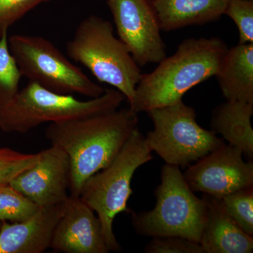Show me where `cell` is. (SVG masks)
Here are the masks:
<instances>
[{
  "label": "cell",
  "instance_id": "cell-17",
  "mask_svg": "<svg viewBox=\"0 0 253 253\" xmlns=\"http://www.w3.org/2000/svg\"><path fill=\"white\" fill-rule=\"evenodd\" d=\"M215 76L226 100L253 104V43L228 49Z\"/></svg>",
  "mask_w": 253,
  "mask_h": 253
},
{
  "label": "cell",
  "instance_id": "cell-15",
  "mask_svg": "<svg viewBox=\"0 0 253 253\" xmlns=\"http://www.w3.org/2000/svg\"><path fill=\"white\" fill-rule=\"evenodd\" d=\"M229 0H153L161 31H172L217 21Z\"/></svg>",
  "mask_w": 253,
  "mask_h": 253
},
{
  "label": "cell",
  "instance_id": "cell-24",
  "mask_svg": "<svg viewBox=\"0 0 253 253\" xmlns=\"http://www.w3.org/2000/svg\"><path fill=\"white\" fill-rule=\"evenodd\" d=\"M144 251L146 253H204L199 242L174 236L153 237Z\"/></svg>",
  "mask_w": 253,
  "mask_h": 253
},
{
  "label": "cell",
  "instance_id": "cell-18",
  "mask_svg": "<svg viewBox=\"0 0 253 253\" xmlns=\"http://www.w3.org/2000/svg\"><path fill=\"white\" fill-rule=\"evenodd\" d=\"M8 38V33L0 38V110L17 94L22 77L10 51Z\"/></svg>",
  "mask_w": 253,
  "mask_h": 253
},
{
  "label": "cell",
  "instance_id": "cell-2",
  "mask_svg": "<svg viewBox=\"0 0 253 253\" xmlns=\"http://www.w3.org/2000/svg\"><path fill=\"white\" fill-rule=\"evenodd\" d=\"M220 38H189L152 72L141 75L129 108L136 113L176 104L189 89L215 76L227 51Z\"/></svg>",
  "mask_w": 253,
  "mask_h": 253
},
{
  "label": "cell",
  "instance_id": "cell-11",
  "mask_svg": "<svg viewBox=\"0 0 253 253\" xmlns=\"http://www.w3.org/2000/svg\"><path fill=\"white\" fill-rule=\"evenodd\" d=\"M36 164L18 174L9 185L40 207L66 202L71 179V163L67 154L51 145L40 152Z\"/></svg>",
  "mask_w": 253,
  "mask_h": 253
},
{
  "label": "cell",
  "instance_id": "cell-22",
  "mask_svg": "<svg viewBox=\"0 0 253 253\" xmlns=\"http://www.w3.org/2000/svg\"><path fill=\"white\" fill-rule=\"evenodd\" d=\"M224 14L236 23L239 44L253 43V0H229Z\"/></svg>",
  "mask_w": 253,
  "mask_h": 253
},
{
  "label": "cell",
  "instance_id": "cell-7",
  "mask_svg": "<svg viewBox=\"0 0 253 253\" xmlns=\"http://www.w3.org/2000/svg\"><path fill=\"white\" fill-rule=\"evenodd\" d=\"M11 54L21 76L61 94H80L94 99L105 89L95 83L44 37L14 35L8 38Z\"/></svg>",
  "mask_w": 253,
  "mask_h": 253
},
{
  "label": "cell",
  "instance_id": "cell-9",
  "mask_svg": "<svg viewBox=\"0 0 253 253\" xmlns=\"http://www.w3.org/2000/svg\"><path fill=\"white\" fill-rule=\"evenodd\" d=\"M118 38L139 66L161 62L166 45L156 11L149 0H108Z\"/></svg>",
  "mask_w": 253,
  "mask_h": 253
},
{
  "label": "cell",
  "instance_id": "cell-10",
  "mask_svg": "<svg viewBox=\"0 0 253 253\" xmlns=\"http://www.w3.org/2000/svg\"><path fill=\"white\" fill-rule=\"evenodd\" d=\"M243 156L237 148L223 144L189 166L184 179L194 192L217 199L253 187V163Z\"/></svg>",
  "mask_w": 253,
  "mask_h": 253
},
{
  "label": "cell",
  "instance_id": "cell-4",
  "mask_svg": "<svg viewBox=\"0 0 253 253\" xmlns=\"http://www.w3.org/2000/svg\"><path fill=\"white\" fill-rule=\"evenodd\" d=\"M66 52L98 81L121 91L130 104L142 73L126 45L114 36L112 23L95 15L84 18L68 42Z\"/></svg>",
  "mask_w": 253,
  "mask_h": 253
},
{
  "label": "cell",
  "instance_id": "cell-3",
  "mask_svg": "<svg viewBox=\"0 0 253 253\" xmlns=\"http://www.w3.org/2000/svg\"><path fill=\"white\" fill-rule=\"evenodd\" d=\"M125 99L126 96L117 89H106L99 97L81 101L73 95L58 94L29 82L0 110V129L25 134L43 123L62 122L115 111Z\"/></svg>",
  "mask_w": 253,
  "mask_h": 253
},
{
  "label": "cell",
  "instance_id": "cell-8",
  "mask_svg": "<svg viewBox=\"0 0 253 253\" xmlns=\"http://www.w3.org/2000/svg\"><path fill=\"white\" fill-rule=\"evenodd\" d=\"M154 125L145 136L146 144L166 164L189 167L225 141L198 124L194 108L182 100L146 112Z\"/></svg>",
  "mask_w": 253,
  "mask_h": 253
},
{
  "label": "cell",
  "instance_id": "cell-21",
  "mask_svg": "<svg viewBox=\"0 0 253 253\" xmlns=\"http://www.w3.org/2000/svg\"><path fill=\"white\" fill-rule=\"evenodd\" d=\"M41 154H23L10 148L0 149V188L36 164Z\"/></svg>",
  "mask_w": 253,
  "mask_h": 253
},
{
  "label": "cell",
  "instance_id": "cell-23",
  "mask_svg": "<svg viewBox=\"0 0 253 253\" xmlns=\"http://www.w3.org/2000/svg\"><path fill=\"white\" fill-rule=\"evenodd\" d=\"M49 0H0V38L38 5Z\"/></svg>",
  "mask_w": 253,
  "mask_h": 253
},
{
  "label": "cell",
  "instance_id": "cell-14",
  "mask_svg": "<svg viewBox=\"0 0 253 253\" xmlns=\"http://www.w3.org/2000/svg\"><path fill=\"white\" fill-rule=\"evenodd\" d=\"M208 218L199 244L204 253H252L253 236L226 212L220 199L204 194Z\"/></svg>",
  "mask_w": 253,
  "mask_h": 253
},
{
  "label": "cell",
  "instance_id": "cell-20",
  "mask_svg": "<svg viewBox=\"0 0 253 253\" xmlns=\"http://www.w3.org/2000/svg\"><path fill=\"white\" fill-rule=\"evenodd\" d=\"M220 199L233 220L245 232L253 236V187L239 190Z\"/></svg>",
  "mask_w": 253,
  "mask_h": 253
},
{
  "label": "cell",
  "instance_id": "cell-13",
  "mask_svg": "<svg viewBox=\"0 0 253 253\" xmlns=\"http://www.w3.org/2000/svg\"><path fill=\"white\" fill-rule=\"evenodd\" d=\"M67 201L41 207L24 221H2L0 229V253H44L50 248L55 228L64 212Z\"/></svg>",
  "mask_w": 253,
  "mask_h": 253
},
{
  "label": "cell",
  "instance_id": "cell-1",
  "mask_svg": "<svg viewBox=\"0 0 253 253\" xmlns=\"http://www.w3.org/2000/svg\"><path fill=\"white\" fill-rule=\"evenodd\" d=\"M130 108L50 123L46 139L67 154L71 163L69 191L79 196L84 182L116 158L138 128Z\"/></svg>",
  "mask_w": 253,
  "mask_h": 253
},
{
  "label": "cell",
  "instance_id": "cell-12",
  "mask_svg": "<svg viewBox=\"0 0 253 253\" xmlns=\"http://www.w3.org/2000/svg\"><path fill=\"white\" fill-rule=\"evenodd\" d=\"M50 249L64 253L110 252L99 217L80 196L70 195Z\"/></svg>",
  "mask_w": 253,
  "mask_h": 253
},
{
  "label": "cell",
  "instance_id": "cell-5",
  "mask_svg": "<svg viewBox=\"0 0 253 253\" xmlns=\"http://www.w3.org/2000/svg\"><path fill=\"white\" fill-rule=\"evenodd\" d=\"M161 177L154 209L130 212L136 232L152 238L180 236L199 243L207 221V201L194 194L178 166L166 164Z\"/></svg>",
  "mask_w": 253,
  "mask_h": 253
},
{
  "label": "cell",
  "instance_id": "cell-16",
  "mask_svg": "<svg viewBox=\"0 0 253 253\" xmlns=\"http://www.w3.org/2000/svg\"><path fill=\"white\" fill-rule=\"evenodd\" d=\"M253 115L252 103L226 100L213 111L211 124V130L250 160L253 158Z\"/></svg>",
  "mask_w": 253,
  "mask_h": 253
},
{
  "label": "cell",
  "instance_id": "cell-6",
  "mask_svg": "<svg viewBox=\"0 0 253 253\" xmlns=\"http://www.w3.org/2000/svg\"><path fill=\"white\" fill-rule=\"evenodd\" d=\"M152 159L145 136L136 128L111 163L91 176L82 188L80 198L99 217L110 252L121 250L113 224L120 213L131 212L127 201L133 193V176L138 168Z\"/></svg>",
  "mask_w": 253,
  "mask_h": 253
},
{
  "label": "cell",
  "instance_id": "cell-19",
  "mask_svg": "<svg viewBox=\"0 0 253 253\" xmlns=\"http://www.w3.org/2000/svg\"><path fill=\"white\" fill-rule=\"evenodd\" d=\"M40 208L9 184L0 188V221L26 220Z\"/></svg>",
  "mask_w": 253,
  "mask_h": 253
}]
</instances>
